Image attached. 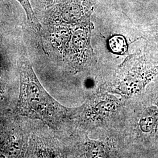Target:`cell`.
I'll list each match as a JSON object with an SVG mask.
<instances>
[{"mask_svg":"<svg viewBox=\"0 0 158 158\" xmlns=\"http://www.w3.org/2000/svg\"><path fill=\"white\" fill-rule=\"evenodd\" d=\"M20 94L18 104L21 114L30 118L39 119L55 125L74 114V110L62 106L44 89L34 73L31 63L19 64Z\"/></svg>","mask_w":158,"mask_h":158,"instance_id":"6da1fadb","label":"cell"},{"mask_svg":"<svg viewBox=\"0 0 158 158\" xmlns=\"http://www.w3.org/2000/svg\"><path fill=\"white\" fill-rule=\"evenodd\" d=\"M93 0H63L45 10L44 19L54 27L74 28L89 21Z\"/></svg>","mask_w":158,"mask_h":158,"instance_id":"7a4b0ae2","label":"cell"},{"mask_svg":"<svg viewBox=\"0 0 158 158\" xmlns=\"http://www.w3.org/2000/svg\"><path fill=\"white\" fill-rule=\"evenodd\" d=\"M25 12L29 23L35 29H40V23L35 15L30 0H17Z\"/></svg>","mask_w":158,"mask_h":158,"instance_id":"3957f363","label":"cell"},{"mask_svg":"<svg viewBox=\"0 0 158 158\" xmlns=\"http://www.w3.org/2000/svg\"><path fill=\"white\" fill-rule=\"evenodd\" d=\"M109 46L114 53L123 54L127 51V42L124 38L121 35H115L109 40Z\"/></svg>","mask_w":158,"mask_h":158,"instance_id":"277c9868","label":"cell"},{"mask_svg":"<svg viewBox=\"0 0 158 158\" xmlns=\"http://www.w3.org/2000/svg\"><path fill=\"white\" fill-rule=\"evenodd\" d=\"M62 1L63 0H33L34 4H36L39 8L44 10Z\"/></svg>","mask_w":158,"mask_h":158,"instance_id":"5b68a950","label":"cell"}]
</instances>
